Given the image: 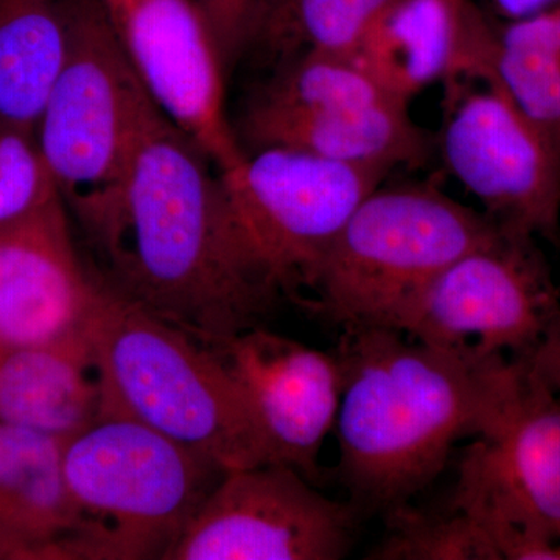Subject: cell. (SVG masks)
<instances>
[{
	"mask_svg": "<svg viewBox=\"0 0 560 560\" xmlns=\"http://www.w3.org/2000/svg\"><path fill=\"white\" fill-rule=\"evenodd\" d=\"M474 5L469 0H393L353 55L399 101L458 75Z\"/></svg>",
	"mask_w": 560,
	"mask_h": 560,
	"instance_id": "18",
	"label": "cell"
},
{
	"mask_svg": "<svg viewBox=\"0 0 560 560\" xmlns=\"http://www.w3.org/2000/svg\"><path fill=\"white\" fill-rule=\"evenodd\" d=\"M198 3L215 36L224 65L230 68L235 57L242 54L246 33L260 0H198Z\"/></svg>",
	"mask_w": 560,
	"mask_h": 560,
	"instance_id": "24",
	"label": "cell"
},
{
	"mask_svg": "<svg viewBox=\"0 0 560 560\" xmlns=\"http://www.w3.org/2000/svg\"><path fill=\"white\" fill-rule=\"evenodd\" d=\"M489 3L501 20L514 22L551 9L558 5L560 0H489Z\"/></svg>",
	"mask_w": 560,
	"mask_h": 560,
	"instance_id": "26",
	"label": "cell"
},
{
	"mask_svg": "<svg viewBox=\"0 0 560 560\" xmlns=\"http://www.w3.org/2000/svg\"><path fill=\"white\" fill-rule=\"evenodd\" d=\"M202 345L241 388L272 463L300 471L308 481L316 477L320 448L337 425L345 389L340 355L265 326Z\"/></svg>",
	"mask_w": 560,
	"mask_h": 560,
	"instance_id": "13",
	"label": "cell"
},
{
	"mask_svg": "<svg viewBox=\"0 0 560 560\" xmlns=\"http://www.w3.org/2000/svg\"><path fill=\"white\" fill-rule=\"evenodd\" d=\"M81 231L108 293L201 342L265 326L283 298L219 168L150 94L116 201Z\"/></svg>",
	"mask_w": 560,
	"mask_h": 560,
	"instance_id": "1",
	"label": "cell"
},
{
	"mask_svg": "<svg viewBox=\"0 0 560 560\" xmlns=\"http://www.w3.org/2000/svg\"><path fill=\"white\" fill-rule=\"evenodd\" d=\"M480 80L482 86L456 95L445 114V165L490 220L550 237L560 219V151L500 86Z\"/></svg>",
	"mask_w": 560,
	"mask_h": 560,
	"instance_id": "11",
	"label": "cell"
},
{
	"mask_svg": "<svg viewBox=\"0 0 560 560\" xmlns=\"http://www.w3.org/2000/svg\"><path fill=\"white\" fill-rule=\"evenodd\" d=\"M337 353L345 368L338 469L357 506L385 514L429 488L458 442L488 433L522 366L388 327L345 330Z\"/></svg>",
	"mask_w": 560,
	"mask_h": 560,
	"instance_id": "2",
	"label": "cell"
},
{
	"mask_svg": "<svg viewBox=\"0 0 560 560\" xmlns=\"http://www.w3.org/2000/svg\"><path fill=\"white\" fill-rule=\"evenodd\" d=\"M245 153L283 149L323 160L390 168L416 164L427 154V139L408 105L300 109L248 101L234 130Z\"/></svg>",
	"mask_w": 560,
	"mask_h": 560,
	"instance_id": "16",
	"label": "cell"
},
{
	"mask_svg": "<svg viewBox=\"0 0 560 560\" xmlns=\"http://www.w3.org/2000/svg\"><path fill=\"white\" fill-rule=\"evenodd\" d=\"M65 442L0 423V560H86Z\"/></svg>",
	"mask_w": 560,
	"mask_h": 560,
	"instance_id": "15",
	"label": "cell"
},
{
	"mask_svg": "<svg viewBox=\"0 0 560 560\" xmlns=\"http://www.w3.org/2000/svg\"><path fill=\"white\" fill-rule=\"evenodd\" d=\"M389 533L371 558L386 560H500L488 534L463 511L445 514L412 510L388 512Z\"/></svg>",
	"mask_w": 560,
	"mask_h": 560,
	"instance_id": "22",
	"label": "cell"
},
{
	"mask_svg": "<svg viewBox=\"0 0 560 560\" xmlns=\"http://www.w3.org/2000/svg\"><path fill=\"white\" fill-rule=\"evenodd\" d=\"M534 238L499 224L431 280L388 329L466 355L530 359L560 324V293Z\"/></svg>",
	"mask_w": 560,
	"mask_h": 560,
	"instance_id": "8",
	"label": "cell"
},
{
	"mask_svg": "<svg viewBox=\"0 0 560 560\" xmlns=\"http://www.w3.org/2000/svg\"><path fill=\"white\" fill-rule=\"evenodd\" d=\"M68 47V0H0V119L38 125Z\"/></svg>",
	"mask_w": 560,
	"mask_h": 560,
	"instance_id": "19",
	"label": "cell"
},
{
	"mask_svg": "<svg viewBox=\"0 0 560 560\" xmlns=\"http://www.w3.org/2000/svg\"><path fill=\"white\" fill-rule=\"evenodd\" d=\"M121 51L154 103L220 172L246 153L228 120L224 65L198 0H101Z\"/></svg>",
	"mask_w": 560,
	"mask_h": 560,
	"instance_id": "12",
	"label": "cell"
},
{
	"mask_svg": "<svg viewBox=\"0 0 560 560\" xmlns=\"http://www.w3.org/2000/svg\"><path fill=\"white\" fill-rule=\"evenodd\" d=\"M88 335L102 415L136 420L226 471L275 464L241 388L208 346L106 290Z\"/></svg>",
	"mask_w": 560,
	"mask_h": 560,
	"instance_id": "3",
	"label": "cell"
},
{
	"mask_svg": "<svg viewBox=\"0 0 560 560\" xmlns=\"http://www.w3.org/2000/svg\"><path fill=\"white\" fill-rule=\"evenodd\" d=\"M390 2L260 0L243 49L256 47L272 68L305 55L353 57L371 25Z\"/></svg>",
	"mask_w": 560,
	"mask_h": 560,
	"instance_id": "20",
	"label": "cell"
},
{
	"mask_svg": "<svg viewBox=\"0 0 560 560\" xmlns=\"http://www.w3.org/2000/svg\"><path fill=\"white\" fill-rule=\"evenodd\" d=\"M555 560H560V540L558 541V544H556Z\"/></svg>",
	"mask_w": 560,
	"mask_h": 560,
	"instance_id": "27",
	"label": "cell"
},
{
	"mask_svg": "<svg viewBox=\"0 0 560 560\" xmlns=\"http://www.w3.org/2000/svg\"><path fill=\"white\" fill-rule=\"evenodd\" d=\"M353 528L352 506L289 466L264 464L226 471L167 560H338Z\"/></svg>",
	"mask_w": 560,
	"mask_h": 560,
	"instance_id": "10",
	"label": "cell"
},
{
	"mask_svg": "<svg viewBox=\"0 0 560 560\" xmlns=\"http://www.w3.org/2000/svg\"><path fill=\"white\" fill-rule=\"evenodd\" d=\"M103 294L97 272L77 248L62 197L0 224V346L80 334Z\"/></svg>",
	"mask_w": 560,
	"mask_h": 560,
	"instance_id": "14",
	"label": "cell"
},
{
	"mask_svg": "<svg viewBox=\"0 0 560 560\" xmlns=\"http://www.w3.org/2000/svg\"><path fill=\"white\" fill-rule=\"evenodd\" d=\"M102 408L88 327L46 345L0 346V423L68 441L101 419Z\"/></svg>",
	"mask_w": 560,
	"mask_h": 560,
	"instance_id": "17",
	"label": "cell"
},
{
	"mask_svg": "<svg viewBox=\"0 0 560 560\" xmlns=\"http://www.w3.org/2000/svg\"><path fill=\"white\" fill-rule=\"evenodd\" d=\"M453 510L500 560H555L560 540V394L529 360L488 433L463 453Z\"/></svg>",
	"mask_w": 560,
	"mask_h": 560,
	"instance_id": "7",
	"label": "cell"
},
{
	"mask_svg": "<svg viewBox=\"0 0 560 560\" xmlns=\"http://www.w3.org/2000/svg\"><path fill=\"white\" fill-rule=\"evenodd\" d=\"M499 224L429 186L377 187L324 257L304 307L342 330L390 320Z\"/></svg>",
	"mask_w": 560,
	"mask_h": 560,
	"instance_id": "5",
	"label": "cell"
},
{
	"mask_svg": "<svg viewBox=\"0 0 560 560\" xmlns=\"http://www.w3.org/2000/svg\"><path fill=\"white\" fill-rule=\"evenodd\" d=\"M466 75L492 81L560 151V57L485 33Z\"/></svg>",
	"mask_w": 560,
	"mask_h": 560,
	"instance_id": "21",
	"label": "cell"
},
{
	"mask_svg": "<svg viewBox=\"0 0 560 560\" xmlns=\"http://www.w3.org/2000/svg\"><path fill=\"white\" fill-rule=\"evenodd\" d=\"M86 560H167L226 470L164 434L102 415L65 442Z\"/></svg>",
	"mask_w": 560,
	"mask_h": 560,
	"instance_id": "4",
	"label": "cell"
},
{
	"mask_svg": "<svg viewBox=\"0 0 560 560\" xmlns=\"http://www.w3.org/2000/svg\"><path fill=\"white\" fill-rule=\"evenodd\" d=\"M61 197L36 127L0 119V224L28 215Z\"/></svg>",
	"mask_w": 560,
	"mask_h": 560,
	"instance_id": "23",
	"label": "cell"
},
{
	"mask_svg": "<svg viewBox=\"0 0 560 560\" xmlns=\"http://www.w3.org/2000/svg\"><path fill=\"white\" fill-rule=\"evenodd\" d=\"M530 363L560 394V324L534 357H530Z\"/></svg>",
	"mask_w": 560,
	"mask_h": 560,
	"instance_id": "25",
	"label": "cell"
},
{
	"mask_svg": "<svg viewBox=\"0 0 560 560\" xmlns=\"http://www.w3.org/2000/svg\"><path fill=\"white\" fill-rule=\"evenodd\" d=\"M388 172L261 149L220 173L243 231L283 298L304 305L330 246Z\"/></svg>",
	"mask_w": 560,
	"mask_h": 560,
	"instance_id": "9",
	"label": "cell"
},
{
	"mask_svg": "<svg viewBox=\"0 0 560 560\" xmlns=\"http://www.w3.org/2000/svg\"><path fill=\"white\" fill-rule=\"evenodd\" d=\"M147 95L110 31L101 0H68V47L36 135L80 228L116 201L127 179Z\"/></svg>",
	"mask_w": 560,
	"mask_h": 560,
	"instance_id": "6",
	"label": "cell"
}]
</instances>
